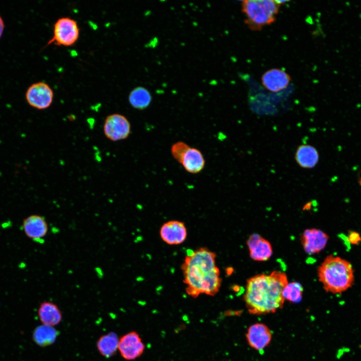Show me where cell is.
Wrapping results in <instances>:
<instances>
[{"instance_id":"6da1fadb","label":"cell","mask_w":361,"mask_h":361,"mask_svg":"<svg viewBox=\"0 0 361 361\" xmlns=\"http://www.w3.org/2000/svg\"><path fill=\"white\" fill-rule=\"evenodd\" d=\"M216 254L206 247L188 253L181 265L187 293L193 298L200 294L214 296L222 279L216 262Z\"/></svg>"},{"instance_id":"7a4b0ae2","label":"cell","mask_w":361,"mask_h":361,"mask_svg":"<svg viewBox=\"0 0 361 361\" xmlns=\"http://www.w3.org/2000/svg\"><path fill=\"white\" fill-rule=\"evenodd\" d=\"M288 283L286 274L279 271L250 278L247 281L244 296L249 312L262 315L282 308L285 301L283 291Z\"/></svg>"},{"instance_id":"3957f363","label":"cell","mask_w":361,"mask_h":361,"mask_svg":"<svg viewBox=\"0 0 361 361\" xmlns=\"http://www.w3.org/2000/svg\"><path fill=\"white\" fill-rule=\"evenodd\" d=\"M319 281L327 292L341 294L350 288L354 282L352 264L339 256L329 255L317 269Z\"/></svg>"},{"instance_id":"277c9868","label":"cell","mask_w":361,"mask_h":361,"mask_svg":"<svg viewBox=\"0 0 361 361\" xmlns=\"http://www.w3.org/2000/svg\"><path fill=\"white\" fill-rule=\"evenodd\" d=\"M280 5L273 0H245L242 2V12L245 23L253 31L260 30L276 20Z\"/></svg>"},{"instance_id":"5b68a950","label":"cell","mask_w":361,"mask_h":361,"mask_svg":"<svg viewBox=\"0 0 361 361\" xmlns=\"http://www.w3.org/2000/svg\"><path fill=\"white\" fill-rule=\"evenodd\" d=\"M79 28L77 22L69 17H62L54 25L53 36L46 46L54 43L58 46H70L78 40Z\"/></svg>"},{"instance_id":"8992f818","label":"cell","mask_w":361,"mask_h":361,"mask_svg":"<svg viewBox=\"0 0 361 361\" xmlns=\"http://www.w3.org/2000/svg\"><path fill=\"white\" fill-rule=\"evenodd\" d=\"M103 129L106 138L112 141H118L125 139L129 136L131 125L125 116L113 113L105 118Z\"/></svg>"},{"instance_id":"52a82bcc","label":"cell","mask_w":361,"mask_h":361,"mask_svg":"<svg viewBox=\"0 0 361 361\" xmlns=\"http://www.w3.org/2000/svg\"><path fill=\"white\" fill-rule=\"evenodd\" d=\"M26 99L32 107L43 110L52 104L54 92L51 87L44 82H38L32 84L26 92Z\"/></svg>"},{"instance_id":"ba28073f","label":"cell","mask_w":361,"mask_h":361,"mask_svg":"<svg viewBox=\"0 0 361 361\" xmlns=\"http://www.w3.org/2000/svg\"><path fill=\"white\" fill-rule=\"evenodd\" d=\"M144 349L145 345L136 331L129 332L119 339L118 350L125 360H132L140 357Z\"/></svg>"},{"instance_id":"9c48e42d","label":"cell","mask_w":361,"mask_h":361,"mask_svg":"<svg viewBox=\"0 0 361 361\" xmlns=\"http://www.w3.org/2000/svg\"><path fill=\"white\" fill-rule=\"evenodd\" d=\"M329 236L322 230L316 229H307L301 236V244L305 252L309 254H317L326 247Z\"/></svg>"},{"instance_id":"30bf717a","label":"cell","mask_w":361,"mask_h":361,"mask_svg":"<svg viewBox=\"0 0 361 361\" xmlns=\"http://www.w3.org/2000/svg\"><path fill=\"white\" fill-rule=\"evenodd\" d=\"M246 336L250 347L257 350H261L270 344L272 339V333L265 324L256 323L249 327Z\"/></svg>"},{"instance_id":"8fae6325","label":"cell","mask_w":361,"mask_h":361,"mask_svg":"<svg viewBox=\"0 0 361 361\" xmlns=\"http://www.w3.org/2000/svg\"><path fill=\"white\" fill-rule=\"evenodd\" d=\"M261 80L262 85L267 90L272 92H278L288 86L291 78L284 70L271 68L263 74Z\"/></svg>"},{"instance_id":"7c38bea8","label":"cell","mask_w":361,"mask_h":361,"mask_svg":"<svg viewBox=\"0 0 361 361\" xmlns=\"http://www.w3.org/2000/svg\"><path fill=\"white\" fill-rule=\"evenodd\" d=\"M160 236L161 239L168 245H178L186 240L187 230L184 222L171 220L161 226Z\"/></svg>"},{"instance_id":"4fadbf2b","label":"cell","mask_w":361,"mask_h":361,"mask_svg":"<svg viewBox=\"0 0 361 361\" xmlns=\"http://www.w3.org/2000/svg\"><path fill=\"white\" fill-rule=\"evenodd\" d=\"M250 257L255 261L268 260L273 254L270 243L258 234H253L247 241Z\"/></svg>"},{"instance_id":"5bb4252c","label":"cell","mask_w":361,"mask_h":361,"mask_svg":"<svg viewBox=\"0 0 361 361\" xmlns=\"http://www.w3.org/2000/svg\"><path fill=\"white\" fill-rule=\"evenodd\" d=\"M23 227L28 237L38 242L43 240L48 231L47 221L39 215H32L26 218L23 221Z\"/></svg>"},{"instance_id":"9a60e30c","label":"cell","mask_w":361,"mask_h":361,"mask_svg":"<svg viewBox=\"0 0 361 361\" xmlns=\"http://www.w3.org/2000/svg\"><path fill=\"white\" fill-rule=\"evenodd\" d=\"M38 314L42 324L54 327L62 319V313L55 303L50 301L42 302L39 305Z\"/></svg>"},{"instance_id":"2e32d148","label":"cell","mask_w":361,"mask_h":361,"mask_svg":"<svg viewBox=\"0 0 361 361\" xmlns=\"http://www.w3.org/2000/svg\"><path fill=\"white\" fill-rule=\"evenodd\" d=\"M295 159L301 167L311 169L318 163L319 155L314 146L310 144H302L296 149Z\"/></svg>"},{"instance_id":"e0dca14e","label":"cell","mask_w":361,"mask_h":361,"mask_svg":"<svg viewBox=\"0 0 361 361\" xmlns=\"http://www.w3.org/2000/svg\"><path fill=\"white\" fill-rule=\"evenodd\" d=\"M181 163L187 171L196 174L203 170L205 160L200 150L190 147L186 152Z\"/></svg>"},{"instance_id":"ac0fdd59","label":"cell","mask_w":361,"mask_h":361,"mask_svg":"<svg viewBox=\"0 0 361 361\" xmlns=\"http://www.w3.org/2000/svg\"><path fill=\"white\" fill-rule=\"evenodd\" d=\"M119 339L117 335L113 332L101 336L96 343L99 353L106 358L113 356L118 350Z\"/></svg>"},{"instance_id":"d6986e66","label":"cell","mask_w":361,"mask_h":361,"mask_svg":"<svg viewBox=\"0 0 361 361\" xmlns=\"http://www.w3.org/2000/svg\"><path fill=\"white\" fill-rule=\"evenodd\" d=\"M57 336V332L54 327L44 324L37 326L32 335L34 341L42 347L53 344Z\"/></svg>"},{"instance_id":"ffe728a7","label":"cell","mask_w":361,"mask_h":361,"mask_svg":"<svg viewBox=\"0 0 361 361\" xmlns=\"http://www.w3.org/2000/svg\"><path fill=\"white\" fill-rule=\"evenodd\" d=\"M151 100V95L149 91L142 87L134 88L128 96L130 104L134 108L139 110H143L148 107Z\"/></svg>"},{"instance_id":"44dd1931","label":"cell","mask_w":361,"mask_h":361,"mask_svg":"<svg viewBox=\"0 0 361 361\" xmlns=\"http://www.w3.org/2000/svg\"><path fill=\"white\" fill-rule=\"evenodd\" d=\"M303 287L298 282H292L288 283L283 291V296L285 300L290 302L297 303L302 297Z\"/></svg>"},{"instance_id":"7402d4cb","label":"cell","mask_w":361,"mask_h":361,"mask_svg":"<svg viewBox=\"0 0 361 361\" xmlns=\"http://www.w3.org/2000/svg\"><path fill=\"white\" fill-rule=\"evenodd\" d=\"M190 147L185 142L178 141L172 145L170 151L173 157L181 163L186 152Z\"/></svg>"},{"instance_id":"603a6c76","label":"cell","mask_w":361,"mask_h":361,"mask_svg":"<svg viewBox=\"0 0 361 361\" xmlns=\"http://www.w3.org/2000/svg\"><path fill=\"white\" fill-rule=\"evenodd\" d=\"M347 240L350 244L357 245L361 243V236L357 232L349 231L347 236Z\"/></svg>"},{"instance_id":"cb8c5ba5","label":"cell","mask_w":361,"mask_h":361,"mask_svg":"<svg viewBox=\"0 0 361 361\" xmlns=\"http://www.w3.org/2000/svg\"><path fill=\"white\" fill-rule=\"evenodd\" d=\"M5 28V24L4 20L0 16V38H1Z\"/></svg>"},{"instance_id":"d4e9b609","label":"cell","mask_w":361,"mask_h":361,"mask_svg":"<svg viewBox=\"0 0 361 361\" xmlns=\"http://www.w3.org/2000/svg\"><path fill=\"white\" fill-rule=\"evenodd\" d=\"M358 183L360 186H361V178L358 179Z\"/></svg>"}]
</instances>
